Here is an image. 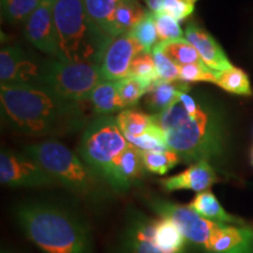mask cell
<instances>
[{"label": "cell", "instance_id": "13", "mask_svg": "<svg viewBox=\"0 0 253 253\" xmlns=\"http://www.w3.org/2000/svg\"><path fill=\"white\" fill-rule=\"evenodd\" d=\"M203 250L208 253H253V225L218 224Z\"/></svg>", "mask_w": 253, "mask_h": 253}, {"label": "cell", "instance_id": "24", "mask_svg": "<svg viewBox=\"0 0 253 253\" xmlns=\"http://www.w3.org/2000/svg\"><path fill=\"white\" fill-rule=\"evenodd\" d=\"M42 0H0L2 20L11 25L25 24Z\"/></svg>", "mask_w": 253, "mask_h": 253}, {"label": "cell", "instance_id": "16", "mask_svg": "<svg viewBox=\"0 0 253 253\" xmlns=\"http://www.w3.org/2000/svg\"><path fill=\"white\" fill-rule=\"evenodd\" d=\"M144 171L142 151L129 143L114 166L108 185L115 191H126L140 181Z\"/></svg>", "mask_w": 253, "mask_h": 253}, {"label": "cell", "instance_id": "37", "mask_svg": "<svg viewBox=\"0 0 253 253\" xmlns=\"http://www.w3.org/2000/svg\"><path fill=\"white\" fill-rule=\"evenodd\" d=\"M251 164L253 166V148H252V150H251Z\"/></svg>", "mask_w": 253, "mask_h": 253}, {"label": "cell", "instance_id": "28", "mask_svg": "<svg viewBox=\"0 0 253 253\" xmlns=\"http://www.w3.org/2000/svg\"><path fill=\"white\" fill-rule=\"evenodd\" d=\"M130 33L135 38V40L143 47L145 52H151L154 47L160 42L156 20H155V14L153 12L148 11L144 17L132 27Z\"/></svg>", "mask_w": 253, "mask_h": 253}, {"label": "cell", "instance_id": "14", "mask_svg": "<svg viewBox=\"0 0 253 253\" xmlns=\"http://www.w3.org/2000/svg\"><path fill=\"white\" fill-rule=\"evenodd\" d=\"M184 38L195 47L205 65L213 72L220 73L232 67L225 52L216 39L197 23L191 21L186 25Z\"/></svg>", "mask_w": 253, "mask_h": 253}, {"label": "cell", "instance_id": "22", "mask_svg": "<svg viewBox=\"0 0 253 253\" xmlns=\"http://www.w3.org/2000/svg\"><path fill=\"white\" fill-rule=\"evenodd\" d=\"M115 120L126 138L136 137L144 134L154 125L150 114L130 108L120 112Z\"/></svg>", "mask_w": 253, "mask_h": 253}, {"label": "cell", "instance_id": "1", "mask_svg": "<svg viewBox=\"0 0 253 253\" xmlns=\"http://www.w3.org/2000/svg\"><path fill=\"white\" fill-rule=\"evenodd\" d=\"M2 123L27 136H63L84 130L90 121L84 102L65 99L42 86L0 88Z\"/></svg>", "mask_w": 253, "mask_h": 253}, {"label": "cell", "instance_id": "39", "mask_svg": "<svg viewBox=\"0 0 253 253\" xmlns=\"http://www.w3.org/2000/svg\"><path fill=\"white\" fill-rule=\"evenodd\" d=\"M2 253H6V252H2Z\"/></svg>", "mask_w": 253, "mask_h": 253}, {"label": "cell", "instance_id": "9", "mask_svg": "<svg viewBox=\"0 0 253 253\" xmlns=\"http://www.w3.org/2000/svg\"><path fill=\"white\" fill-rule=\"evenodd\" d=\"M0 182L11 188L58 185L55 179L27 154L5 149L0 154Z\"/></svg>", "mask_w": 253, "mask_h": 253}, {"label": "cell", "instance_id": "26", "mask_svg": "<svg viewBox=\"0 0 253 253\" xmlns=\"http://www.w3.org/2000/svg\"><path fill=\"white\" fill-rule=\"evenodd\" d=\"M216 84L231 94L244 95V96L252 94L248 74L243 69L233 67V66L226 71L217 73Z\"/></svg>", "mask_w": 253, "mask_h": 253}, {"label": "cell", "instance_id": "3", "mask_svg": "<svg viewBox=\"0 0 253 253\" xmlns=\"http://www.w3.org/2000/svg\"><path fill=\"white\" fill-rule=\"evenodd\" d=\"M14 213L23 232L43 253H93L89 229L67 209L31 202L18 205Z\"/></svg>", "mask_w": 253, "mask_h": 253}, {"label": "cell", "instance_id": "36", "mask_svg": "<svg viewBox=\"0 0 253 253\" xmlns=\"http://www.w3.org/2000/svg\"><path fill=\"white\" fill-rule=\"evenodd\" d=\"M144 1L148 7V11L153 12V13H157V12L160 11L164 0H144Z\"/></svg>", "mask_w": 253, "mask_h": 253}, {"label": "cell", "instance_id": "30", "mask_svg": "<svg viewBox=\"0 0 253 253\" xmlns=\"http://www.w3.org/2000/svg\"><path fill=\"white\" fill-rule=\"evenodd\" d=\"M118 88L125 109H128L134 107L142 97L145 96L150 86L136 78L126 77L118 81Z\"/></svg>", "mask_w": 253, "mask_h": 253}, {"label": "cell", "instance_id": "4", "mask_svg": "<svg viewBox=\"0 0 253 253\" xmlns=\"http://www.w3.org/2000/svg\"><path fill=\"white\" fill-rule=\"evenodd\" d=\"M58 60L100 65L112 41L88 15L84 0H53Z\"/></svg>", "mask_w": 253, "mask_h": 253}, {"label": "cell", "instance_id": "21", "mask_svg": "<svg viewBox=\"0 0 253 253\" xmlns=\"http://www.w3.org/2000/svg\"><path fill=\"white\" fill-rule=\"evenodd\" d=\"M155 242L166 253H186V243L182 230L172 219L167 217L156 218Z\"/></svg>", "mask_w": 253, "mask_h": 253}, {"label": "cell", "instance_id": "29", "mask_svg": "<svg viewBox=\"0 0 253 253\" xmlns=\"http://www.w3.org/2000/svg\"><path fill=\"white\" fill-rule=\"evenodd\" d=\"M128 77H132L138 79V80L145 82L151 87L155 82L160 81V77L155 65L154 56L151 52H141L140 54L136 55L132 60L130 69H129Z\"/></svg>", "mask_w": 253, "mask_h": 253}, {"label": "cell", "instance_id": "12", "mask_svg": "<svg viewBox=\"0 0 253 253\" xmlns=\"http://www.w3.org/2000/svg\"><path fill=\"white\" fill-rule=\"evenodd\" d=\"M156 218L141 212L128 216L119 238L118 253H166L155 242Z\"/></svg>", "mask_w": 253, "mask_h": 253}, {"label": "cell", "instance_id": "25", "mask_svg": "<svg viewBox=\"0 0 253 253\" xmlns=\"http://www.w3.org/2000/svg\"><path fill=\"white\" fill-rule=\"evenodd\" d=\"M144 169L156 175H166L182 162V158L175 151L167 149L160 151H142Z\"/></svg>", "mask_w": 253, "mask_h": 253}, {"label": "cell", "instance_id": "31", "mask_svg": "<svg viewBox=\"0 0 253 253\" xmlns=\"http://www.w3.org/2000/svg\"><path fill=\"white\" fill-rule=\"evenodd\" d=\"M126 141L141 151H160L168 149L166 136L156 125H153L149 130L145 131L144 134L136 136V137H129L126 138Z\"/></svg>", "mask_w": 253, "mask_h": 253}, {"label": "cell", "instance_id": "34", "mask_svg": "<svg viewBox=\"0 0 253 253\" xmlns=\"http://www.w3.org/2000/svg\"><path fill=\"white\" fill-rule=\"evenodd\" d=\"M154 14L160 42H167V41L178 40L184 38V32H183L178 20L167 14Z\"/></svg>", "mask_w": 253, "mask_h": 253}, {"label": "cell", "instance_id": "32", "mask_svg": "<svg viewBox=\"0 0 253 253\" xmlns=\"http://www.w3.org/2000/svg\"><path fill=\"white\" fill-rule=\"evenodd\" d=\"M181 82H211L216 84L217 73L208 67L205 63H190L179 66Z\"/></svg>", "mask_w": 253, "mask_h": 253}, {"label": "cell", "instance_id": "19", "mask_svg": "<svg viewBox=\"0 0 253 253\" xmlns=\"http://www.w3.org/2000/svg\"><path fill=\"white\" fill-rule=\"evenodd\" d=\"M87 102L99 115H110L125 110L119 94L118 81H101L90 93Z\"/></svg>", "mask_w": 253, "mask_h": 253}, {"label": "cell", "instance_id": "35", "mask_svg": "<svg viewBox=\"0 0 253 253\" xmlns=\"http://www.w3.org/2000/svg\"><path fill=\"white\" fill-rule=\"evenodd\" d=\"M195 0H164L157 13L167 14L178 21L185 20L195 11Z\"/></svg>", "mask_w": 253, "mask_h": 253}, {"label": "cell", "instance_id": "38", "mask_svg": "<svg viewBox=\"0 0 253 253\" xmlns=\"http://www.w3.org/2000/svg\"><path fill=\"white\" fill-rule=\"evenodd\" d=\"M49 1H53V0H49Z\"/></svg>", "mask_w": 253, "mask_h": 253}, {"label": "cell", "instance_id": "15", "mask_svg": "<svg viewBox=\"0 0 253 253\" xmlns=\"http://www.w3.org/2000/svg\"><path fill=\"white\" fill-rule=\"evenodd\" d=\"M217 182H219V178L208 161H199L181 173L160 179V184L166 191L192 190L197 194L207 191Z\"/></svg>", "mask_w": 253, "mask_h": 253}, {"label": "cell", "instance_id": "27", "mask_svg": "<svg viewBox=\"0 0 253 253\" xmlns=\"http://www.w3.org/2000/svg\"><path fill=\"white\" fill-rule=\"evenodd\" d=\"M120 1L121 0H84L88 15L107 37H109V26L113 13Z\"/></svg>", "mask_w": 253, "mask_h": 253}, {"label": "cell", "instance_id": "2", "mask_svg": "<svg viewBox=\"0 0 253 253\" xmlns=\"http://www.w3.org/2000/svg\"><path fill=\"white\" fill-rule=\"evenodd\" d=\"M151 119L166 136L168 149L178 154L182 162H220L225 156L226 128L220 112L189 90L169 109Z\"/></svg>", "mask_w": 253, "mask_h": 253}, {"label": "cell", "instance_id": "20", "mask_svg": "<svg viewBox=\"0 0 253 253\" xmlns=\"http://www.w3.org/2000/svg\"><path fill=\"white\" fill-rule=\"evenodd\" d=\"M147 12L148 9H145L138 0H121L110 20L109 37L114 39L120 34L130 32Z\"/></svg>", "mask_w": 253, "mask_h": 253}, {"label": "cell", "instance_id": "10", "mask_svg": "<svg viewBox=\"0 0 253 253\" xmlns=\"http://www.w3.org/2000/svg\"><path fill=\"white\" fill-rule=\"evenodd\" d=\"M141 52H144L143 47L130 32L114 38L104 50L100 63L102 80L119 81L128 77L132 60Z\"/></svg>", "mask_w": 253, "mask_h": 253}, {"label": "cell", "instance_id": "8", "mask_svg": "<svg viewBox=\"0 0 253 253\" xmlns=\"http://www.w3.org/2000/svg\"><path fill=\"white\" fill-rule=\"evenodd\" d=\"M46 63L25 52L19 43H6L0 50L1 84L42 86Z\"/></svg>", "mask_w": 253, "mask_h": 253}, {"label": "cell", "instance_id": "33", "mask_svg": "<svg viewBox=\"0 0 253 253\" xmlns=\"http://www.w3.org/2000/svg\"><path fill=\"white\" fill-rule=\"evenodd\" d=\"M151 54L154 56L155 65L160 77L161 81L166 82H177L179 81V66L172 61L171 59L162 52L160 46L156 45L151 50Z\"/></svg>", "mask_w": 253, "mask_h": 253}, {"label": "cell", "instance_id": "23", "mask_svg": "<svg viewBox=\"0 0 253 253\" xmlns=\"http://www.w3.org/2000/svg\"><path fill=\"white\" fill-rule=\"evenodd\" d=\"M158 46L168 58H170L178 66L190 65V63H204L198 52L185 38L178 40L158 42Z\"/></svg>", "mask_w": 253, "mask_h": 253}, {"label": "cell", "instance_id": "11", "mask_svg": "<svg viewBox=\"0 0 253 253\" xmlns=\"http://www.w3.org/2000/svg\"><path fill=\"white\" fill-rule=\"evenodd\" d=\"M24 37L36 48L58 59V36L53 14V1L42 0L23 25Z\"/></svg>", "mask_w": 253, "mask_h": 253}, {"label": "cell", "instance_id": "18", "mask_svg": "<svg viewBox=\"0 0 253 253\" xmlns=\"http://www.w3.org/2000/svg\"><path fill=\"white\" fill-rule=\"evenodd\" d=\"M189 208H191L199 216L205 218V219L212 220L214 223L238 226L250 225L248 221L242 219V218L232 216V214L226 212L224 208L221 207V204L218 202L216 196L210 190L198 192L196 197L191 201V203L189 204Z\"/></svg>", "mask_w": 253, "mask_h": 253}, {"label": "cell", "instance_id": "5", "mask_svg": "<svg viewBox=\"0 0 253 253\" xmlns=\"http://www.w3.org/2000/svg\"><path fill=\"white\" fill-rule=\"evenodd\" d=\"M24 153L36 160L58 184L73 194L87 199L103 197V179L78 154L59 141L48 140L31 144L25 148Z\"/></svg>", "mask_w": 253, "mask_h": 253}, {"label": "cell", "instance_id": "6", "mask_svg": "<svg viewBox=\"0 0 253 253\" xmlns=\"http://www.w3.org/2000/svg\"><path fill=\"white\" fill-rule=\"evenodd\" d=\"M128 145L115 118L99 115L82 131L77 154L108 184L116 161Z\"/></svg>", "mask_w": 253, "mask_h": 253}, {"label": "cell", "instance_id": "17", "mask_svg": "<svg viewBox=\"0 0 253 253\" xmlns=\"http://www.w3.org/2000/svg\"><path fill=\"white\" fill-rule=\"evenodd\" d=\"M190 89L184 82L157 81L148 90L144 96V106L151 115L166 112L179 100L182 93Z\"/></svg>", "mask_w": 253, "mask_h": 253}, {"label": "cell", "instance_id": "7", "mask_svg": "<svg viewBox=\"0 0 253 253\" xmlns=\"http://www.w3.org/2000/svg\"><path fill=\"white\" fill-rule=\"evenodd\" d=\"M102 81L100 65L87 62H62L48 60L42 87L48 88L65 99L87 102L95 87Z\"/></svg>", "mask_w": 253, "mask_h": 253}]
</instances>
